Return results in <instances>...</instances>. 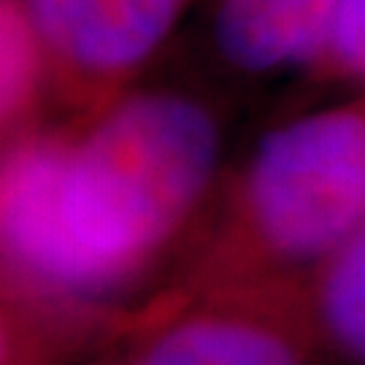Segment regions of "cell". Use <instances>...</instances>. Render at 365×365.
<instances>
[{"label": "cell", "mask_w": 365, "mask_h": 365, "mask_svg": "<svg viewBox=\"0 0 365 365\" xmlns=\"http://www.w3.org/2000/svg\"><path fill=\"white\" fill-rule=\"evenodd\" d=\"M3 149V306L98 327L214 206L222 128L192 92L133 87Z\"/></svg>", "instance_id": "1"}, {"label": "cell", "mask_w": 365, "mask_h": 365, "mask_svg": "<svg viewBox=\"0 0 365 365\" xmlns=\"http://www.w3.org/2000/svg\"><path fill=\"white\" fill-rule=\"evenodd\" d=\"M365 225V95L262 135L225 184L182 287L309 282Z\"/></svg>", "instance_id": "2"}, {"label": "cell", "mask_w": 365, "mask_h": 365, "mask_svg": "<svg viewBox=\"0 0 365 365\" xmlns=\"http://www.w3.org/2000/svg\"><path fill=\"white\" fill-rule=\"evenodd\" d=\"M98 365H327L306 282L179 287L157 298Z\"/></svg>", "instance_id": "3"}, {"label": "cell", "mask_w": 365, "mask_h": 365, "mask_svg": "<svg viewBox=\"0 0 365 365\" xmlns=\"http://www.w3.org/2000/svg\"><path fill=\"white\" fill-rule=\"evenodd\" d=\"M190 0H25L46 60L49 101L92 117L135 87Z\"/></svg>", "instance_id": "4"}, {"label": "cell", "mask_w": 365, "mask_h": 365, "mask_svg": "<svg viewBox=\"0 0 365 365\" xmlns=\"http://www.w3.org/2000/svg\"><path fill=\"white\" fill-rule=\"evenodd\" d=\"M336 9L339 0H214L211 43L225 66L247 76L314 68Z\"/></svg>", "instance_id": "5"}, {"label": "cell", "mask_w": 365, "mask_h": 365, "mask_svg": "<svg viewBox=\"0 0 365 365\" xmlns=\"http://www.w3.org/2000/svg\"><path fill=\"white\" fill-rule=\"evenodd\" d=\"M327 360L365 365V225L306 282Z\"/></svg>", "instance_id": "6"}, {"label": "cell", "mask_w": 365, "mask_h": 365, "mask_svg": "<svg viewBox=\"0 0 365 365\" xmlns=\"http://www.w3.org/2000/svg\"><path fill=\"white\" fill-rule=\"evenodd\" d=\"M49 101L46 60L25 0H0V125L3 144L41 125Z\"/></svg>", "instance_id": "7"}, {"label": "cell", "mask_w": 365, "mask_h": 365, "mask_svg": "<svg viewBox=\"0 0 365 365\" xmlns=\"http://www.w3.org/2000/svg\"><path fill=\"white\" fill-rule=\"evenodd\" d=\"M312 71L365 90V0H339L325 52Z\"/></svg>", "instance_id": "8"}, {"label": "cell", "mask_w": 365, "mask_h": 365, "mask_svg": "<svg viewBox=\"0 0 365 365\" xmlns=\"http://www.w3.org/2000/svg\"><path fill=\"white\" fill-rule=\"evenodd\" d=\"M95 365H98V363H95Z\"/></svg>", "instance_id": "9"}]
</instances>
